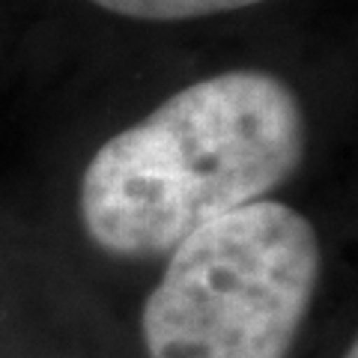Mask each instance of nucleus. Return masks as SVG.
Returning a JSON list of instances; mask_svg holds the SVG:
<instances>
[{
    "mask_svg": "<svg viewBox=\"0 0 358 358\" xmlns=\"http://www.w3.org/2000/svg\"><path fill=\"white\" fill-rule=\"evenodd\" d=\"M322 248L293 206L257 200L171 251L143 301L147 358H287L320 289Z\"/></svg>",
    "mask_w": 358,
    "mask_h": 358,
    "instance_id": "obj_2",
    "label": "nucleus"
},
{
    "mask_svg": "<svg viewBox=\"0 0 358 358\" xmlns=\"http://www.w3.org/2000/svg\"><path fill=\"white\" fill-rule=\"evenodd\" d=\"M96 6L114 15L138 18V21H188L218 13H233L263 0H93Z\"/></svg>",
    "mask_w": 358,
    "mask_h": 358,
    "instance_id": "obj_3",
    "label": "nucleus"
},
{
    "mask_svg": "<svg viewBox=\"0 0 358 358\" xmlns=\"http://www.w3.org/2000/svg\"><path fill=\"white\" fill-rule=\"evenodd\" d=\"M343 358H358V346H355V341L350 343V350H346V355Z\"/></svg>",
    "mask_w": 358,
    "mask_h": 358,
    "instance_id": "obj_4",
    "label": "nucleus"
},
{
    "mask_svg": "<svg viewBox=\"0 0 358 358\" xmlns=\"http://www.w3.org/2000/svg\"><path fill=\"white\" fill-rule=\"evenodd\" d=\"M305 143V110L278 75L203 78L96 150L78 188L81 224L114 257L171 254L194 230L284 185Z\"/></svg>",
    "mask_w": 358,
    "mask_h": 358,
    "instance_id": "obj_1",
    "label": "nucleus"
}]
</instances>
